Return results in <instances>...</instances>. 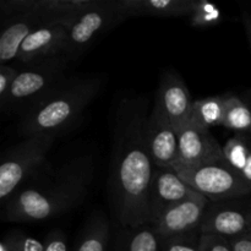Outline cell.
<instances>
[{"mask_svg":"<svg viewBox=\"0 0 251 251\" xmlns=\"http://www.w3.org/2000/svg\"><path fill=\"white\" fill-rule=\"evenodd\" d=\"M149 114L145 98L118 105L113 126L109 196L113 215L123 228L147 226V201L156 174L145 136Z\"/></svg>","mask_w":251,"mask_h":251,"instance_id":"6da1fadb","label":"cell"},{"mask_svg":"<svg viewBox=\"0 0 251 251\" xmlns=\"http://www.w3.org/2000/svg\"><path fill=\"white\" fill-rule=\"evenodd\" d=\"M93 171L92 156L75 157L48 183L17 190L2 206V218L7 222H42L64 215L85 200Z\"/></svg>","mask_w":251,"mask_h":251,"instance_id":"7a4b0ae2","label":"cell"},{"mask_svg":"<svg viewBox=\"0 0 251 251\" xmlns=\"http://www.w3.org/2000/svg\"><path fill=\"white\" fill-rule=\"evenodd\" d=\"M102 86L97 75L66 78L54 92L21 115L19 134L22 137L39 134L59 135L73 126L88 108Z\"/></svg>","mask_w":251,"mask_h":251,"instance_id":"3957f363","label":"cell"},{"mask_svg":"<svg viewBox=\"0 0 251 251\" xmlns=\"http://www.w3.org/2000/svg\"><path fill=\"white\" fill-rule=\"evenodd\" d=\"M69 60L64 54L20 69L1 112L24 115L66 80Z\"/></svg>","mask_w":251,"mask_h":251,"instance_id":"277c9868","label":"cell"},{"mask_svg":"<svg viewBox=\"0 0 251 251\" xmlns=\"http://www.w3.org/2000/svg\"><path fill=\"white\" fill-rule=\"evenodd\" d=\"M127 19L130 17L120 11L113 0H100L96 6L64 20L58 24L63 25L68 32L64 55L70 61L77 60L93 44Z\"/></svg>","mask_w":251,"mask_h":251,"instance_id":"5b68a950","label":"cell"},{"mask_svg":"<svg viewBox=\"0 0 251 251\" xmlns=\"http://www.w3.org/2000/svg\"><path fill=\"white\" fill-rule=\"evenodd\" d=\"M56 137L58 135L55 134L25 137L5 152L0 164V200L2 206L38 171Z\"/></svg>","mask_w":251,"mask_h":251,"instance_id":"8992f818","label":"cell"},{"mask_svg":"<svg viewBox=\"0 0 251 251\" xmlns=\"http://www.w3.org/2000/svg\"><path fill=\"white\" fill-rule=\"evenodd\" d=\"M178 176L210 202H225L251 196V188L227 161L211 162L189 168H176Z\"/></svg>","mask_w":251,"mask_h":251,"instance_id":"52a82bcc","label":"cell"},{"mask_svg":"<svg viewBox=\"0 0 251 251\" xmlns=\"http://www.w3.org/2000/svg\"><path fill=\"white\" fill-rule=\"evenodd\" d=\"M178 135L179 162L176 169L225 159L223 146H221L207 127L189 120L179 127Z\"/></svg>","mask_w":251,"mask_h":251,"instance_id":"ba28073f","label":"cell"},{"mask_svg":"<svg viewBox=\"0 0 251 251\" xmlns=\"http://www.w3.org/2000/svg\"><path fill=\"white\" fill-rule=\"evenodd\" d=\"M145 136L154 166L174 171L179 162L178 129L154 105L147 118Z\"/></svg>","mask_w":251,"mask_h":251,"instance_id":"9c48e42d","label":"cell"},{"mask_svg":"<svg viewBox=\"0 0 251 251\" xmlns=\"http://www.w3.org/2000/svg\"><path fill=\"white\" fill-rule=\"evenodd\" d=\"M198 195L176 171L157 168L147 201V226L156 225L161 216L173 205Z\"/></svg>","mask_w":251,"mask_h":251,"instance_id":"30bf717a","label":"cell"},{"mask_svg":"<svg viewBox=\"0 0 251 251\" xmlns=\"http://www.w3.org/2000/svg\"><path fill=\"white\" fill-rule=\"evenodd\" d=\"M233 201L213 202L208 206L201 233L217 234L227 239L247 238L251 229V203Z\"/></svg>","mask_w":251,"mask_h":251,"instance_id":"8fae6325","label":"cell"},{"mask_svg":"<svg viewBox=\"0 0 251 251\" xmlns=\"http://www.w3.org/2000/svg\"><path fill=\"white\" fill-rule=\"evenodd\" d=\"M210 201L203 196L186 199L169 207L152 226L159 239L188 234L201 228Z\"/></svg>","mask_w":251,"mask_h":251,"instance_id":"7c38bea8","label":"cell"},{"mask_svg":"<svg viewBox=\"0 0 251 251\" xmlns=\"http://www.w3.org/2000/svg\"><path fill=\"white\" fill-rule=\"evenodd\" d=\"M193 104L190 91L180 75L173 70L164 71L157 88L154 107L179 130L190 120Z\"/></svg>","mask_w":251,"mask_h":251,"instance_id":"4fadbf2b","label":"cell"},{"mask_svg":"<svg viewBox=\"0 0 251 251\" xmlns=\"http://www.w3.org/2000/svg\"><path fill=\"white\" fill-rule=\"evenodd\" d=\"M100 0H9L1 9L10 15L34 12L48 24L58 25L80 12L96 6Z\"/></svg>","mask_w":251,"mask_h":251,"instance_id":"5bb4252c","label":"cell"},{"mask_svg":"<svg viewBox=\"0 0 251 251\" xmlns=\"http://www.w3.org/2000/svg\"><path fill=\"white\" fill-rule=\"evenodd\" d=\"M68 43V32L63 25L47 24L34 29L22 43L17 59L29 64L64 54Z\"/></svg>","mask_w":251,"mask_h":251,"instance_id":"9a60e30c","label":"cell"},{"mask_svg":"<svg viewBox=\"0 0 251 251\" xmlns=\"http://www.w3.org/2000/svg\"><path fill=\"white\" fill-rule=\"evenodd\" d=\"M0 36V63L6 65L10 61L17 59L20 48L25 39L36 28L47 25L48 22L34 12L11 15Z\"/></svg>","mask_w":251,"mask_h":251,"instance_id":"2e32d148","label":"cell"},{"mask_svg":"<svg viewBox=\"0 0 251 251\" xmlns=\"http://www.w3.org/2000/svg\"><path fill=\"white\" fill-rule=\"evenodd\" d=\"M114 5L129 17L190 16L194 0H113Z\"/></svg>","mask_w":251,"mask_h":251,"instance_id":"e0dca14e","label":"cell"},{"mask_svg":"<svg viewBox=\"0 0 251 251\" xmlns=\"http://www.w3.org/2000/svg\"><path fill=\"white\" fill-rule=\"evenodd\" d=\"M227 163L251 188V136L234 134L223 146Z\"/></svg>","mask_w":251,"mask_h":251,"instance_id":"ac0fdd59","label":"cell"},{"mask_svg":"<svg viewBox=\"0 0 251 251\" xmlns=\"http://www.w3.org/2000/svg\"><path fill=\"white\" fill-rule=\"evenodd\" d=\"M110 226L102 212L93 213L81 233L80 240L74 251H108Z\"/></svg>","mask_w":251,"mask_h":251,"instance_id":"d6986e66","label":"cell"},{"mask_svg":"<svg viewBox=\"0 0 251 251\" xmlns=\"http://www.w3.org/2000/svg\"><path fill=\"white\" fill-rule=\"evenodd\" d=\"M226 97L223 96H211L194 100L193 112L190 120L211 129V127H223L225 120Z\"/></svg>","mask_w":251,"mask_h":251,"instance_id":"ffe728a7","label":"cell"},{"mask_svg":"<svg viewBox=\"0 0 251 251\" xmlns=\"http://www.w3.org/2000/svg\"><path fill=\"white\" fill-rule=\"evenodd\" d=\"M223 127L235 134H249L251 126V105L234 93H227Z\"/></svg>","mask_w":251,"mask_h":251,"instance_id":"44dd1931","label":"cell"},{"mask_svg":"<svg viewBox=\"0 0 251 251\" xmlns=\"http://www.w3.org/2000/svg\"><path fill=\"white\" fill-rule=\"evenodd\" d=\"M120 235L119 251H159L161 240L151 226L124 228Z\"/></svg>","mask_w":251,"mask_h":251,"instance_id":"7402d4cb","label":"cell"},{"mask_svg":"<svg viewBox=\"0 0 251 251\" xmlns=\"http://www.w3.org/2000/svg\"><path fill=\"white\" fill-rule=\"evenodd\" d=\"M191 26L195 28H210L215 27L223 20L221 10L207 0H194L193 11L190 16Z\"/></svg>","mask_w":251,"mask_h":251,"instance_id":"603a6c76","label":"cell"},{"mask_svg":"<svg viewBox=\"0 0 251 251\" xmlns=\"http://www.w3.org/2000/svg\"><path fill=\"white\" fill-rule=\"evenodd\" d=\"M0 251H44V244L26 233L12 230L1 240Z\"/></svg>","mask_w":251,"mask_h":251,"instance_id":"cb8c5ba5","label":"cell"},{"mask_svg":"<svg viewBox=\"0 0 251 251\" xmlns=\"http://www.w3.org/2000/svg\"><path fill=\"white\" fill-rule=\"evenodd\" d=\"M201 229L161 240L162 251H200Z\"/></svg>","mask_w":251,"mask_h":251,"instance_id":"d4e9b609","label":"cell"},{"mask_svg":"<svg viewBox=\"0 0 251 251\" xmlns=\"http://www.w3.org/2000/svg\"><path fill=\"white\" fill-rule=\"evenodd\" d=\"M200 251H234L229 239L211 233L201 234Z\"/></svg>","mask_w":251,"mask_h":251,"instance_id":"484cf974","label":"cell"},{"mask_svg":"<svg viewBox=\"0 0 251 251\" xmlns=\"http://www.w3.org/2000/svg\"><path fill=\"white\" fill-rule=\"evenodd\" d=\"M19 70L20 69L10 65L0 66V105L6 102L12 83H14L17 74H19Z\"/></svg>","mask_w":251,"mask_h":251,"instance_id":"4316f807","label":"cell"},{"mask_svg":"<svg viewBox=\"0 0 251 251\" xmlns=\"http://www.w3.org/2000/svg\"><path fill=\"white\" fill-rule=\"evenodd\" d=\"M43 244L44 251H68L65 234L60 229H53L48 233Z\"/></svg>","mask_w":251,"mask_h":251,"instance_id":"83f0119b","label":"cell"},{"mask_svg":"<svg viewBox=\"0 0 251 251\" xmlns=\"http://www.w3.org/2000/svg\"><path fill=\"white\" fill-rule=\"evenodd\" d=\"M229 243L234 251H251V239H248V238L229 239Z\"/></svg>","mask_w":251,"mask_h":251,"instance_id":"f1b7e54d","label":"cell"},{"mask_svg":"<svg viewBox=\"0 0 251 251\" xmlns=\"http://www.w3.org/2000/svg\"><path fill=\"white\" fill-rule=\"evenodd\" d=\"M242 24H243V27H244L245 36H247L248 43H249L250 53H251V12L245 9L242 11Z\"/></svg>","mask_w":251,"mask_h":251,"instance_id":"f546056e","label":"cell"},{"mask_svg":"<svg viewBox=\"0 0 251 251\" xmlns=\"http://www.w3.org/2000/svg\"><path fill=\"white\" fill-rule=\"evenodd\" d=\"M245 100H247L248 102L250 103V105H251V100H250V98H249V97H247V98H245ZM248 135H249V136H251V126H250V130H249V134H248Z\"/></svg>","mask_w":251,"mask_h":251,"instance_id":"4dcf8cb0","label":"cell"},{"mask_svg":"<svg viewBox=\"0 0 251 251\" xmlns=\"http://www.w3.org/2000/svg\"><path fill=\"white\" fill-rule=\"evenodd\" d=\"M247 97H249L250 100H251V90L249 91V92H248V96H247Z\"/></svg>","mask_w":251,"mask_h":251,"instance_id":"1f68e13d","label":"cell"},{"mask_svg":"<svg viewBox=\"0 0 251 251\" xmlns=\"http://www.w3.org/2000/svg\"><path fill=\"white\" fill-rule=\"evenodd\" d=\"M248 239H251V229H250V232H249V234H248Z\"/></svg>","mask_w":251,"mask_h":251,"instance_id":"d6a6232c","label":"cell"}]
</instances>
